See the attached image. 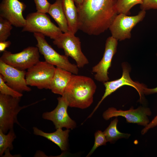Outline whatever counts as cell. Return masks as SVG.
<instances>
[{
	"mask_svg": "<svg viewBox=\"0 0 157 157\" xmlns=\"http://www.w3.org/2000/svg\"><path fill=\"white\" fill-rule=\"evenodd\" d=\"M25 19L26 23L23 27L22 32L41 33L53 40L63 33L59 27L52 22L46 13L37 12L31 13Z\"/></svg>",
	"mask_w": 157,
	"mask_h": 157,
	"instance_id": "277c9868",
	"label": "cell"
},
{
	"mask_svg": "<svg viewBox=\"0 0 157 157\" xmlns=\"http://www.w3.org/2000/svg\"><path fill=\"white\" fill-rule=\"evenodd\" d=\"M151 114L150 109L140 106L136 109L133 107L128 110H117L114 107L109 108L103 114L104 119L108 120L113 117L122 116L125 117L128 123L137 124L145 126L149 122L148 116Z\"/></svg>",
	"mask_w": 157,
	"mask_h": 157,
	"instance_id": "8fae6325",
	"label": "cell"
},
{
	"mask_svg": "<svg viewBox=\"0 0 157 157\" xmlns=\"http://www.w3.org/2000/svg\"><path fill=\"white\" fill-rule=\"evenodd\" d=\"M0 129V156L2 157L8 150H12L13 149V142L16 136L13 129L10 130L7 134Z\"/></svg>",
	"mask_w": 157,
	"mask_h": 157,
	"instance_id": "44dd1931",
	"label": "cell"
},
{
	"mask_svg": "<svg viewBox=\"0 0 157 157\" xmlns=\"http://www.w3.org/2000/svg\"><path fill=\"white\" fill-rule=\"evenodd\" d=\"M94 138V145L86 157L90 156L98 147L106 145L107 142L104 132L98 130L95 133Z\"/></svg>",
	"mask_w": 157,
	"mask_h": 157,
	"instance_id": "d4e9b609",
	"label": "cell"
},
{
	"mask_svg": "<svg viewBox=\"0 0 157 157\" xmlns=\"http://www.w3.org/2000/svg\"><path fill=\"white\" fill-rule=\"evenodd\" d=\"M42 99L31 104L23 106L19 105L21 98H16L0 93V129L6 133L10 130L13 129L16 124L22 127L18 122L17 116L23 109L35 104Z\"/></svg>",
	"mask_w": 157,
	"mask_h": 157,
	"instance_id": "3957f363",
	"label": "cell"
},
{
	"mask_svg": "<svg viewBox=\"0 0 157 157\" xmlns=\"http://www.w3.org/2000/svg\"><path fill=\"white\" fill-rule=\"evenodd\" d=\"M26 72L25 70H19L0 60V74L4 81L13 89L21 93L31 90L26 82Z\"/></svg>",
	"mask_w": 157,
	"mask_h": 157,
	"instance_id": "5bb4252c",
	"label": "cell"
},
{
	"mask_svg": "<svg viewBox=\"0 0 157 157\" xmlns=\"http://www.w3.org/2000/svg\"><path fill=\"white\" fill-rule=\"evenodd\" d=\"M96 89L95 82L90 77L72 74L62 96L69 106L84 109L92 103Z\"/></svg>",
	"mask_w": 157,
	"mask_h": 157,
	"instance_id": "7a4b0ae2",
	"label": "cell"
},
{
	"mask_svg": "<svg viewBox=\"0 0 157 157\" xmlns=\"http://www.w3.org/2000/svg\"><path fill=\"white\" fill-rule=\"evenodd\" d=\"M157 126V115L143 129L141 132V134L144 135L150 129Z\"/></svg>",
	"mask_w": 157,
	"mask_h": 157,
	"instance_id": "83f0119b",
	"label": "cell"
},
{
	"mask_svg": "<svg viewBox=\"0 0 157 157\" xmlns=\"http://www.w3.org/2000/svg\"><path fill=\"white\" fill-rule=\"evenodd\" d=\"M11 44L10 40L0 42V52H3Z\"/></svg>",
	"mask_w": 157,
	"mask_h": 157,
	"instance_id": "f1b7e54d",
	"label": "cell"
},
{
	"mask_svg": "<svg viewBox=\"0 0 157 157\" xmlns=\"http://www.w3.org/2000/svg\"><path fill=\"white\" fill-rule=\"evenodd\" d=\"M37 12L46 13H47L51 4L47 0H34Z\"/></svg>",
	"mask_w": 157,
	"mask_h": 157,
	"instance_id": "484cf974",
	"label": "cell"
},
{
	"mask_svg": "<svg viewBox=\"0 0 157 157\" xmlns=\"http://www.w3.org/2000/svg\"><path fill=\"white\" fill-rule=\"evenodd\" d=\"M0 93L16 98H21L23 95L22 93L14 90L8 85L4 81L1 74H0Z\"/></svg>",
	"mask_w": 157,
	"mask_h": 157,
	"instance_id": "cb8c5ba5",
	"label": "cell"
},
{
	"mask_svg": "<svg viewBox=\"0 0 157 157\" xmlns=\"http://www.w3.org/2000/svg\"><path fill=\"white\" fill-rule=\"evenodd\" d=\"M33 36L37 43L36 47L47 63L67 70L72 74H78L79 70L76 65L71 63L68 57L57 52L47 42L45 36L39 33H34Z\"/></svg>",
	"mask_w": 157,
	"mask_h": 157,
	"instance_id": "5b68a950",
	"label": "cell"
},
{
	"mask_svg": "<svg viewBox=\"0 0 157 157\" xmlns=\"http://www.w3.org/2000/svg\"><path fill=\"white\" fill-rule=\"evenodd\" d=\"M33 133L36 135L43 137L56 144L64 152L67 151L68 148V138L70 131L69 129L63 130L58 128L52 133L44 132L36 127L33 128Z\"/></svg>",
	"mask_w": 157,
	"mask_h": 157,
	"instance_id": "2e32d148",
	"label": "cell"
},
{
	"mask_svg": "<svg viewBox=\"0 0 157 157\" xmlns=\"http://www.w3.org/2000/svg\"><path fill=\"white\" fill-rule=\"evenodd\" d=\"M72 74L67 70L56 67L50 85V90L52 92L62 96Z\"/></svg>",
	"mask_w": 157,
	"mask_h": 157,
	"instance_id": "e0dca14e",
	"label": "cell"
},
{
	"mask_svg": "<svg viewBox=\"0 0 157 157\" xmlns=\"http://www.w3.org/2000/svg\"><path fill=\"white\" fill-rule=\"evenodd\" d=\"M117 44L118 40L112 36L107 38L103 58L92 69V72L95 73L94 78L97 81L104 83L109 80L108 70L111 66L113 58L117 51Z\"/></svg>",
	"mask_w": 157,
	"mask_h": 157,
	"instance_id": "7c38bea8",
	"label": "cell"
},
{
	"mask_svg": "<svg viewBox=\"0 0 157 157\" xmlns=\"http://www.w3.org/2000/svg\"><path fill=\"white\" fill-rule=\"evenodd\" d=\"M12 25L10 22L0 17V42L6 40L10 36Z\"/></svg>",
	"mask_w": 157,
	"mask_h": 157,
	"instance_id": "603a6c76",
	"label": "cell"
},
{
	"mask_svg": "<svg viewBox=\"0 0 157 157\" xmlns=\"http://www.w3.org/2000/svg\"><path fill=\"white\" fill-rule=\"evenodd\" d=\"M39 52L37 47L29 46L15 53L5 50L0 60L21 70L28 69L40 61Z\"/></svg>",
	"mask_w": 157,
	"mask_h": 157,
	"instance_id": "52a82bcc",
	"label": "cell"
},
{
	"mask_svg": "<svg viewBox=\"0 0 157 157\" xmlns=\"http://www.w3.org/2000/svg\"><path fill=\"white\" fill-rule=\"evenodd\" d=\"M122 67L123 73L121 78L115 80L108 81L104 83V85L105 87L104 93L92 113L88 116V118L91 117L92 116L100 104L106 97L117 89L124 85L131 86L135 88L139 94L140 101L142 102L143 101V90L146 86L144 84L140 83L138 82L134 81L131 79L129 74L130 71V68L125 63L122 64Z\"/></svg>",
	"mask_w": 157,
	"mask_h": 157,
	"instance_id": "30bf717a",
	"label": "cell"
},
{
	"mask_svg": "<svg viewBox=\"0 0 157 157\" xmlns=\"http://www.w3.org/2000/svg\"><path fill=\"white\" fill-rule=\"evenodd\" d=\"M78 28L90 35L106 31L118 14L115 0H84L77 7Z\"/></svg>",
	"mask_w": 157,
	"mask_h": 157,
	"instance_id": "6da1fadb",
	"label": "cell"
},
{
	"mask_svg": "<svg viewBox=\"0 0 157 157\" xmlns=\"http://www.w3.org/2000/svg\"><path fill=\"white\" fill-rule=\"evenodd\" d=\"M53 42L64 50L65 55L74 60L78 68H83L88 64V59L82 51L80 39L75 34L69 32L63 33Z\"/></svg>",
	"mask_w": 157,
	"mask_h": 157,
	"instance_id": "ba28073f",
	"label": "cell"
},
{
	"mask_svg": "<svg viewBox=\"0 0 157 157\" xmlns=\"http://www.w3.org/2000/svg\"><path fill=\"white\" fill-rule=\"evenodd\" d=\"M47 13L54 20L62 32H68V23L63 9L62 0H56L53 3L51 4Z\"/></svg>",
	"mask_w": 157,
	"mask_h": 157,
	"instance_id": "d6986e66",
	"label": "cell"
},
{
	"mask_svg": "<svg viewBox=\"0 0 157 157\" xmlns=\"http://www.w3.org/2000/svg\"><path fill=\"white\" fill-rule=\"evenodd\" d=\"M142 0H115V7L117 14L129 15L131 9L135 5L142 4Z\"/></svg>",
	"mask_w": 157,
	"mask_h": 157,
	"instance_id": "7402d4cb",
	"label": "cell"
},
{
	"mask_svg": "<svg viewBox=\"0 0 157 157\" xmlns=\"http://www.w3.org/2000/svg\"><path fill=\"white\" fill-rule=\"evenodd\" d=\"M74 1L76 7H78L81 6L84 0H74Z\"/></svg>",
	"mask_w": 157,
	"mask_h": 157,
	"instance_id": "4dcf8cb0",
	"label": "cell"
},
{
	"mask_svg": "<svg viewBox=\"0 0 157 157\" xmlns=\"http://www.w3.org/2000/svg\"><path fill=\"white\" fill-rule=\"evenodd\" d=\"M157 93V87L154 88H145L143 90V93L146 95Z\"/></svg>",
	"mask_w": 157,
	"mask_h": 157,
	"instance_id": "f546056e",
	"label": "cell"
},
{
	"mask_svg": "<svg viewBox=\"0 0 157 157\" xmlns=\"http://www.w3.org/2000/svg\"><path fill=\"white\" fill-rule=\"evenodd\" d=\"M58 104L56 108L52 111L44 113L42 118L45 119L52 121L55 128H65L72 129L76 127V123L70 118L67 111L68 106L65 99L62 96L57 98Z\"/></svg>",
	"mask_w": 157,
	"mask_h": 157,
	"instance_id": "4fadbf2b",
	"label": "cell"
},
{
	"mask_svg": "<svg viewBox=\"0 0 157 157\" xmlns=\"http://www.w3.org/2000/svg\"><path fill=\"white\" fill-rule=\"evenodd\" d=\"M56 67L46 61H39L27 69L26 75L27 85L38 89H49Z\"/></svg>",
	"mask_w": 157,
	"mask_h": 157,
	"instance_id": "9c48e42d",
	"label": "cell"
},
{
	"mask_svg": "<svg viewBox=\"0 0 157 157\" xmlns=\"http://www.w3.org/2000/svg\"><path fill=\"white\" fill-rule=\"evenodd\" d=\"M63 9L68 23V32L74 34L78 28L77 8L74 0H62Z\"/></svg>",
	"mask_w": 157,
	"mask_h": 157,
	"instance_id": "ac0fdd59",
	"label": "cell"
},
{
	"mask_svg": "<svg viewBox=\"0 0 157 157\" xmlns=\"http://www.w3.org/2000/svg\"><path fill=\"white\" fill-rule=\"evenodd\" d=\"M140 8L141 10L145 11L151 9H157V0H142Z\"/></svg>",
	"mask_w": 157,
	"mask_h": 157,
	"instance_id": "4316f807",
	"label": "cell"
},
{
	"mask_svg": "<svg viewBox=\"0 0 157 157\" xmlns=\"http://www.w3.org/2000/svg\"><path fill=\"white\" fill-rule=\"evenodd\" d=\"M146 14L145 11L141 10L137 15L134 16L123 13L117 14L109 28L111 36L119 41L130 39L132 30L143 20Z\"/></svg>",
	"mask_w": 157,
	"mask_h": 157,
	"instance_id": "8992f818",
	"label": "cell"
},
{
	"mask_svg": "<svg viewBox=\"0 0 157 157\" xmlns=\"http://www.w3.org/2000/svg\"><path fill=\"white\" fill-rule=\"evenodd\" d=\"M156 56H157V53H156Z\"/></svg>",
	"mask_w": 157,
	"mask_h": 157,
	"instance_id": "1f68e13d",
	"label": "cell"
},
{
	"mask_svg": "<svg viewBox=\"0 0 157 157\" xmlns=\"http://www.w3.org/2000/svg\"><path fill=\"white\" fill-rule=\"evenodd\" d=\"M118 121L117 118L116 117L111 122L104 132L107 142L113 143L119 139L128 138L130 136V134L121 133L117 129V124Z\"/></svg>",
	"mask_w": 157,
	"mask_h": 157,
	"instance_id": "ffe728a7",
	"label": "cell"
},
{
	"mask_svg": "<svg viewBox=\"0 0 157 157\" xmlns=\"http://www.w3.org/2000/svg\"><path fill=\"white\" fill-rule=\"evenodd\" d=\"M26 7L18 0H2L0 4V17L17 27H23L26 23L23 12Z\"/></svg>",
	"mask_w": 157,
	"mask_h": 157,
	"instance_id": "9a60e30c",
	"label": "cell"
}]
</instances>
